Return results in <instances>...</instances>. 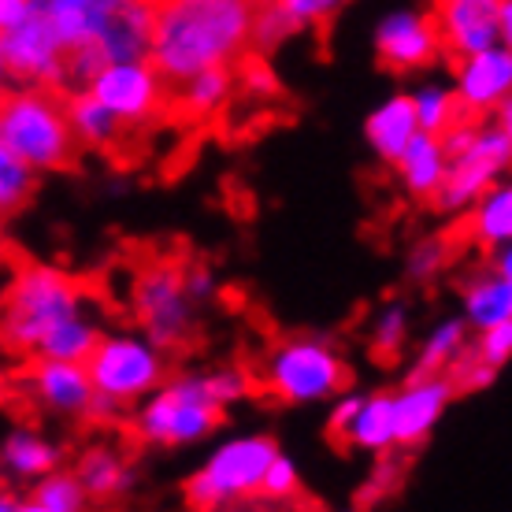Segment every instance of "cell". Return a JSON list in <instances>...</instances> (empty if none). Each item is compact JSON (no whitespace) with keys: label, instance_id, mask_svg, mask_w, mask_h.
I'll return each mask as SVG.
<instances>
[{"label":"cell","instance_id":"cell-26","mask_svg":"<svg viewBox=\"0 0 512 512\" xmlns=\"http://www.w3.org/2000/svg\"><path fill=\"white\" fill-rule=\"evenodd\" d=\"M234 86H238L234 64L208 67L201 75H193L190 82L175 86V104H179V112L190 119V123H205V119L219 116V112L231 104Z\"/></svg>","mask_w":512,"mask_h":512},{"label":"cell","instance_id":"cell-48","mask_svg":"<svg viewBox=\"0 0 512 512\" xmlns=\"http://www.w3.org/2000/svg\"><path fill=\"white\" fill-rule=\"evenodd\" d=\"M490 260V268H498L501 275H505V279L512 282V242H505V245H498V249H494V253H487Z\"/></svg>","mask_w":512,"mask_h":512},{"label":"cell","instance_id":"cell-2","mask_svg":"<svg viewBox=\"0 0 512 512\" xmlns=\"http://www.w3.org/2000/svg\"><path fill=\"white\" fill-rule=\"evenodd\" d=\"M78 316H90V297L71 271L45 260L15 268L4 297V342L12 353L34 360L52 334Z\"/></svg>","mask_w":512,"mask_h":512},{"label":"cell","instance_id":"cell-11","mask_svg":"<svg viewBox=\"0 0 512 512\" xmlns=\"http://www.w3.org/2000/svg\"><path fill=\"white\" fill-rule=\"evenodd\" d=\"M167 82L153 60H123V64L101 67V75L90 82V90L101 97L127 130L153 127L167 112Z\"/></svg>","mask_w":512,"mask_h":512},{"label":"cell","instance_id":"cell-17","mask_svg":"<svg viewBox=\"0 0 512 512\" xmlns=\"http://www.w3.org/2000/svg\"><path fill=\"white\" fill-rule=\"evenodd\" d=\"M420 116H416V104H412V93L397 90L390 97L375 104L368 119H364V141L375 153V160L394 167L397 156L409 149V141L420 134Z\"/></svg>","mask_w":512,"mask_h":512},{"label":"cell","instance_id":"cell-4","mask_svg":"<svg viewBox=\"0 0 512 512\" xmlns=\"http://www.w3.org/2000/svg\"><path fill=\"white\" fill-rule=\"evenodd\" d=\"M223 405L216 401L208 372H182L134 409V435L153 449L201 446L223 427Z\"/></svg>","mask_w":512,"mask_h":512},{"label":"cell","instance_id":"cell-35","mask_svg":"<svg viewBox=\"0 0 512 512\" xmlns=\"http://www.w3.org/2000/svg\"><path fill=\"white\" fill-rule=\"evenodd\" d=\"M301 498V472L290 453H275L268 475H264V487H260V505H294Z\"/></svg>","mask_w":512,"mask_h":512},{"label":"cell","instance_id":"cell-20","mask_svg":"<svg viewBox=\"0 0 512 512\" xmlns=\"http://www.w3.org/2000/svg\"><path fill=\"white\" fill-rule=\"evenodd\" d=\"M397 182L401 190L416 197V201H435V193L442 190V182L449 175V149L442 134H431V130H420L416 138L409 141V149L397 156Z\"/></svg>","mask_w":512,"mask_h":512},{"label":"cell","instance_id":"cell-3","mask_svg":"<svg viewBox=\"0 0 512 512\" xmlns=\"http://www.w3.org/2000/svg\"><path fill=\"white\" fill-rule=\"evenodd\" d=\"M0 145L19 153L41 175L67 171L82 145L67 119V101L45 86H15L0 108Z\"/></svg>","mask_w":512,"mask_h":512},{"label":"cell","instance_id":"cell-28","mask_svg":"<svg viewBox=\"0 0 512 512\" xmlns=\"http://www.w3.org/2000/svg\"><path fill=\"white\" fill-rule=\"evenodd\" d=\"M346 446L368 457H383L397 449V412H394V390H379L368 394L360 416L353 420L346 435Z\"/></svg>","mask_w":512,"mask_h":512},{"label":"cell","instance_id":"cell-12","mask_svg":"<svg viewBox=\"0 0 512 512\" xmlns=\"http://www.w3.org/2000/svg\"><path fill=\"white\" fill-rule=\"evenodd\" d=\"M375 60L394 75H416L442 60L446 41L435 15L420 8H394L386 12L372 30Z\"/></svg>","mask_w":512,"mask_h":512},{"label":"cell","instance_id":"cell-45","mask_svg":"<svg viewBox=\"0 0 512 512\" xmlns=\"http://www.w3.org/2000/svg\"><path fill=\"white\" fill-rule=\"evenodd\" d=\"M123 412H127V405H123V401H116L112 394L97 390V394H93V401H90V412H86V420L97 423V427H108V423H116Z\"/></svg>","mask_w":512,"mask_h":512},{"label":"cell","instance_id":"cell-27","mask_svg":"<svg viewBox=\"0 0 512 512\" xmlns=\"http://www.w3.org/2000/svg\"><path fill=\"white\" fill-rule=\"evenodd\" d=\"M472 346V323L461 316H446V320H438L427 338L420 342L416 349V357H412V368L409 375H438V372H449L457 360L468 353Z\"/></svg>","mask_w":512,"mask_h":512},{"label":"cell","instance_id":"cell-51","mask_svg":"<svg viewBox=\"0 0 512 512\" xmlns=\"http://www.w3.org/2000/svg\"><path fill=\"white\" fill-rule=\"evenodd\" d=\"M119 4H123V0H119Z\"/></svg>","mask_w":512,"mask_h":512},{"label":"cell","instance_id":"cell-16","mask_svg":"<svg viewBox=\"0 0 512 512\" xmlns=\"http://www.w3.org/2000/svg\"><path fill=\"white\" fill-rule=\"evenodd\" d=\"M501 4L505 0H435V19L453 60L483 52L501 41Z\"/></svg>","mask_w":512,"mask_h":512},{"label":"cell","instance_id":"cell-34","mask_svg":"<svg viewBox=\"0 0 512 512\" xmlns=\"http://www.w3.org/2000/svg\"><path fill=\"white\" fill-rule=\"evenodd\" d=\"M449 264V245L442 238H420V242L409 245V253H405V279L412 286H431V282L446 271Z\"/></svg>","mask_w":512,"mask_h":512},{"label":"cell","instance_id":"cell-41","mask_svg":"<svg viewBox=\"0 0 512 512\" xmlns=\"http://www.w3.org/2000/svg\"><path fill=\"white\" fill-rule=\"evenodd\" d=\"M186 271V290H190V297L197 301V305H208V301H216L219 297V275L212 264H205V260H197V264H190Z\"/></svg>","mask_w":512,"mask_h":512},{"label":"cell","instance_id":"cell-42","mask_svg":"<svg viewBox=\"0 0 512 512\" xmlns=\"http://www.w3.org/2000/svg\"><path fill=\"white\" fill-rule=\"evenodd\" d=\"M101 67H108V60L101 56L97 45H86V49L71 52V78H75L78 86H90L93 78L101 75Z\"/></svg>","mask_w":512,"mask_h":512},{"label":"cell","instance_id":"cell-47","mask_svg":"<svg viewBox=\"0 0 512 512\" xmlns=\"http://www.w3.org/2000/svg\"><path fill=\"white\" fill-rule=\"evenodd\" d=\"M0 512H30V494L15 483H4L0 490Z\"/></svg>","mask_w":512,"mask_h":512},{"label":"cell","instance_id":"cell-43","mask_svg":"<svg viewBox=\"0 0 512 512\" xmlns=\"http://www.w3.org/2000/svg\"><path fill=\"white\" fill-rule=\"evenodd\" d=\"M394 487H397V468H394V461H386V453H383L379 464H375L372 479H368L364 490H360V494H364L360 501H364V505H368V501H379V498H386Z\"/></svg>","mask_w":512,"mask_h":512},{"label":"cell","instance_id":"cell-49","mask_svg":"<svg viewBox=\"0 0 512 512\" xmlns=\"http://www.w3.org/2000/svg\"><path fill=\"white\" fill-rule=\"evenodd\" d=\"M494 123H498L501 130H505V134H509V141H512V97L505 104H498V112H494Z\"/></svg>","mask_w":512,"mask_h":512},{"label":"cell","instance_id":"cell-10","mask_svg":"<svg viewBox=\"0 0 512 512\" xmlns=\"http://www.w3.org/2000/svg\"><path fill=\"white\" fill-rule=\"evenodd\" d=\"M0 71L12 86H45L60 90L71 78V52L45 15L26 19L15 30H0Z\"/></svg>","mask_w":512,"mask_h":512},{"label":"cell","instance_id":"cell-29","mask_svg":"<svg viewBox=\"0 0 512 512\" xmlns=\"http://www.w3.org/2000/svg\"><path fill=\"white\" fill-rule=\"evenodd\" d=\"M26 494H30V512H82L93 505L90 490L75 468H56L34 487H26Z\"/></svg>","mask_w":512,"mask_h":512},{"label":"cell","instance_id":"cell-38","mask_svg":"<svg viewBox=\"0 0 512 512\" xmlns=\"http://www.w3.org/2000/svg\"><path fill=\"white\" fill-rule=\"evenodd\" d=\"M449 375L457 379L461 394H479V390H490V386H494V379H498V368H494V364H487V360H479V357H475V349L468 346V353H464V357L449 368Z\"/></svg>","mask_w":512,"mask_h":512},{"label":"cell","instance_id":"cell-19","mask_svg":"<svg viewBox=\"0 0 512 512\" xmlns=\"http://www.w3.org/2000/svg\"><path fill=\"white\" fill-rule=\"evenodd\" d=\"M64 468V449L49 442L45 435L30 431V427H12L4 435V446H0V472H4V483H15V487H34L38 479H45L49 472Z\"/></svg>","mask_w":512,"mask_h":512},{"label":"cell","instance_id":"cell-9","mask_svg":"<svg viewBox=\"0 0 512 512\" xmlns=\"http://www.w3.org/2000/svg\"><path fill=\"white\" fill-rule=\"evenodd\" d=\"M512 171V141L509 134L490 119L479 123L475 141L464 153L449 156V175L435 193V212L442 216H468L479 197Z\"/></svg>","mask_w":512,"mask_h":512},{"label":"cell","instance_id":"cell-1","mask_svg":"<svg viewBox=\"0 0 512 512\" xmlns=\"http://www.w3.org/2000/svg\"><path fill=\"white\" fill-rule=\"evenodd\" d=\"M256 0H156L153 60L171 86L253 52Z\"/></svg>","mask_w":512,"mask_h":512},{"label":"cell","instance_id":"cell-13","mask_svg":"<svg viewBox=\"0 0 512 512\" xmlns=\"http://www.w3.org/2000/svg\"><path fill=\"white\" fill-rule=\"evenodd\" d=\"M23 394L30 397V405L45 416L56 420H86L90 401L97 394L93 375L82 360H49L34 357L30 368L19 375Z\"/></svg>","mask_w":512,"mask_h":512},{"label":"cell","instance_id":"cell-50","mask_svg":"<svg viewBox=\"0 0 512 512\" xmlns=\"http://www.w3.org/2000/svg\"><path fill=\"white\" fill-rule=\"evenodd\" d=\"M501 41L512 49V0L501 4Z\"/></svg>","mask_w":512,"mask_h":512},{"label":"cell","instance_id":"cell-7","mask_svg":"<svg viewBox=\"0 0 512 512\" xmlns=\"http://www.w3.org/2000/svg\"><path fill=\"white\" fill-rule=\"evenodd\" d=\"M197 308L201 305L186 290V271L167 260H149L130 282V312L138 320V331L153 338L164 353L186 349L197 331Z\"/></svg>","mask_w":512,"mask_h":512},{"label":"cell","instance_id":"cell-18","mask_svg":"<svg viewBox=\"0 0 512 512\" xmlns=\"http://www.w3.org/2000/svg\"><path fill=\"white\" fill-rule=\"evenodd\" d=\"M153 26H156V0H123L104 26L97 49L108 64L123 60H149L153 56Z\"/></svg>","mask_w":512,"mask_h":512},{"label":"cell","instance_id":"cell-6","mask_svg":"<svg viewBox=\"0 0 512 512\" xmlns=\"http://www.w3.org/2000/svg\"><path fill=\"white\" fill-rule=\"evenodd\" d=\"M279 442L271 435H231L216 442L212 453L186 475L182 501L190 509H238L260 501V487Z\"/></svg>","mask_w":512,"mask_h":512},{"label":"cell","instance_id":"cell-32","mask_svg":"<svg viewBox=\"0 0 512 512\" xmlns=\"http://www.w3.org/2000/svg\"><path fill=\"white\" fill-rule=\"evenodd\" d=\"M294 34H301V26H297L294 15L286 12L282 0H260V4H256V15H253V52L256 56L279 52Z\"/></svg>","mask_w":512,"mask_h":512},{"label":"cell","instance_id":"cell-44","mask_svg":"<svg viewBox=\"0 0 512 512\" xmlns=\"http://www.w3.org/2000/svg\"><path fill=\"white\" fill-rule=\"evenodd\" d=\"M41 12V0H0V30H15Z\"/></svg>","mask_w":512,"mask_h":512},{"label":"cell","instance_id":"cell-37","mask_svg":"<svg viewBox=\"0 0 512 512\" xmlns=\"http://www.w3.org/2000/svg\"><path fill=\"white\" fill-rule=\"evenodd\" d=\"M475 357L487 360V364H494V368H505L512 360V320H501L494 323V327H487V331H475Z\"/></svg>","mask_w":512,"mask_h":512},{"label":"cell","instance_id":"cell-22","mask_svg":"<svg viewBox=\"0 0 512 512\" xmlns=\"http://www.w3.org/2000/svg\"><path fill=\"white\" fill-rule=\"evenodd\" d=\"M461 312L472 331H487L494 323L512 320V282L498 268H479L461 282Z\"/></svg>","mask_w":512,"mask_h":512},{"label":"cell","instance_id":"cell-14","mask_svg":"<svg viewBox=\"0 0 512 512\" xmlns=\"http://www.w3.org/2000/svg\"><path fill=\"white\" fill-rule=\"evenodd\" d=\"M453 90L468 119H487L512 97V49L505 41L453 60Z\"/></svg>","mask_w":512,"mask_h":512},{"label":"cell","instance_id":"cell-46","mask_svg":"<svg viewBox=\"0 0 512 512\" xmlns=\"http://www.w3.org/2000/svg\"><path fill=\"white\" fill-rule=\"evenodd\" d=\"M242 86L249 93H264V97H271V93H279V82L271 78V71L264 64H245L242 71Z\"/></svg>","mask_w":512,"mask_h":512},{"label":"cell","instance_id":"cell-33","mask_svg":"<svg viewBox=\"0 0 512 512\" xmlns=\"http://www.w3.org/2000/svg\"><path fill=\"white\" fill-rule=\"evenodd\" d=\"M38 167H30L19 153L4 149L0 145V212L12 216L34 197V186H38Z\"/></svg>","mask_w":512,"mask_h":512},{"label":"cell","instance_id":"cell-31","mask_svg":"<svg viewBox=\"0 0 512 512\" xmlns=\"http://www.w3.org/2000/svg\"><path fill=\"white\" fill-rule=\"evenodd\" d=\"M412 104H416L420 127L431 130V134H446L457 119H464L457 90H453V86H442V82H420V86L412 90Z\"/></svg>","mask_w":512,"mask_h":512},{"label":"cell","instance_id":"cell-8","mask_svg":"<svg viewBox=\"0 0 512 512\" xmlns=\"http://www.w3.org/2000/svg\"><path fill=\"white\" fill-rule=\"evenodd\" d=\"M86 368L93 386L138 409L145 397L167 383V353L141 331H108L101 334Z\"/></svg>","mask_w":512,"mask_h":512},{"label":"cell","instance_id":"cell-15","mask_svg":"<svg viewBox=\"0 0 512 512\" xmlns=\"http://www.w3.org/2000/svg\"><path fill=\"white\" fill-rule=\"evenodd\" d=\"M461 394V386L449 372L438 375H409L394 390V412H397V449L423 446L438 420L446 416L453 397Z\"/></svg>","mask_w":512,"mask_h":512},{"label":"cell","instance_id":"cell-5","mask_svg":"<svg viewBox=\"0 0 512 512\" xmlns=\"http://www.w3.org/2000/svg\"><path fill=\"white\" fill-rule=\"evenodd\" d=\"M256 383L264 386L279 405L305 409V405H327L349 390V364L323 334H294L268 349L260 364Z\"/></svg>","mask_w":512,"mask_h":512},{"label":"cell","instance_id":"cell-21","mask_svg":"<svg viewBox=\"0 0 512 512\" xmlns=\"http://www.w3.org/2000/svg\"><path fill=\"white\" fill-rule=\"evenodd\" d=\"M116 8L119 0H41V15L52 23L67 52L97 45Z\"/></svg>","mask_w":512,"mask_h":512},{"label":"cell","instance_id":"cell-39","mask_svg":"<svg viewBox=\"0 0 512 512\" xmlns=\"http://www.w3.org/2000/svg\"><path fill=\"white\" fill-rule=\"evenodd\" d=\"M364 401H368V394H364V390H342V394L334 397L331 412H327V431H331V438L346 442L349 427H353V420L360 416Z\"/></svg>","mask_w":512,"mask_h":512},{"label":"cell","instance_id":"cell-24","mask_svg":"<svg viewBox=\"0 0 512 512\" xmlns=\"http://www.w3.org/2000/svg\"><path fill=\"white\" fill-rule=\"evenodd\" d=\"M75 472L82 475V483H86V490H90V498L101 501V505L127 498L130 490H134V483H138L134 468L123 461V453H119L116 446H104V442H97V446L78 453Z\"/></svg>","mask_w":512,"mask_h":512},{"label":"cell","instance_id":"cell-30","mask_svg":"<svg viewBox=\"0 0 512 512\" xmlns=\"http://www.w3.org/2000/svg\"><path fill=\"white\" fill-rule=\"evenodd\" d=\"M412 334V308L405 297H390L375 308L372 327H368V342H372V353L383 360H394L405 353Z\"/></svg>","mask_w":512,"mask_h":512},{"label":"cell","instance_id":"cell-23","mask_svg":"<svg viewBox=\"0 0 512 512\" xmlns=\"http://www.w3.org/2000/svg\"><path fill=\"white\" fill-rule=\"evenodd\" d=\"M67 119L75 127V138L82 149H93V153H108L116 149L119 138H123V123L119 116L108 108V104L90 90V86H78V90L67 93Z\"/></svg>","mask_w":512,"mask_h":512},{"label":"cell","instance_id":"cell-40","mask_svg":"<svg viewBox=\"0 0 512 512\" xmlns=\"http://www.w3.org/2000/svg\"><path fill=\"white\" fill-rule=\"evenodd\" d=\"M282 4H286V12L297 19L301 30H312V26L331 23L334 15L342 12L349 0H282Z\"/></svg>","mask_w":512,"mask_h":512},{"label":"cell","instance_id":"cell-25","mask_svg":"<svg viewBox=\"0 0 512 512\" xmlns=\"http://www.w3.org/2000/svg\"><path fill=\"white\" fill-rule=\"evenodd\" d=\"M464 231L468 242L483 253H494L498 245L512 242V171L479 197V205L468 212Z\"/></svg>","mask_w":512,"mask_h":512},{"label":"cell","instance_id":"cell-36","mask_svg":"<svg viewBox=\"0 0 512 512\" xmlns=\"http://www.w3.org/2000/svg\"><path fill=\"white\" fill-rule=\"evenodd\" d=\"M208 386H212V394H216V401L223 405V409H231V405L245 401V397H249L256 390L253 375L245 372V368H238V364L208 368Z\"/></svg>","mask_w":512,"mask_h":512}]
</instances>
